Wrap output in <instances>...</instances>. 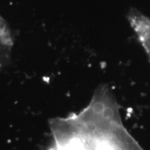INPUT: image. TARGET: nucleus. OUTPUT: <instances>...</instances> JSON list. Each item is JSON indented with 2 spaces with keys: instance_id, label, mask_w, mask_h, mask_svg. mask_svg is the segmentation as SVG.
I'll use <instances>...</instances> for the list:
<instances>
[{
  "instance_id": "2",
  "label": "nucleus",
  "mask_w": 150,
  "mask_h": 150,
  "mask_svg": "<svg viewBox=\"0 0 150 150\" xmlns=\"http://www.w3.org/2000/svg\"><path fill=\"white\" fill-rule=\"evenodd\" d=\"M127 18L131 27L150 60V18L135 8L129 11Z\"/></svg>"
},
{
  "instance_id": "1",
  "label": "nucleus",
  "mask_w": 150,
  "mask_h": 150,
  "mask_svg": "<svg viewBox=\"0 0 150 150\" xmlns=\"http://www.w3.org/2000/svg\"><path fill=\"white\" fill-rule=\"evenodd\" d=\"M53 144L49 150H144L126 129L110 88L95 90L88 106L50 122Z\"/></svg>"
}]
</instances>
